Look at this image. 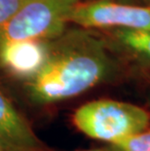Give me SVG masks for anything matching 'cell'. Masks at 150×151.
I'll use <instances>...</instances> for the list:
<instances>
[{
  "label": "cell",
  "mask_w": 150,
  "mask_h": 151,
  "mask_svg": "<svg viewBox=\"0 0 150 151\" xmlns=\"http://www.w3.org/2000/svg\"><path fill=\"white\" fill-rule=\"evenodd\" d=\"M118 69L103 39L84 28L73 29L51 41L46 63L24 88L32 104H54L111 81Z\"/></svg>",
  "instance_id": "cell-1"
},
{
  "label": "cell",
  "mask_w": 150,
  "mask_h": 151,
  "mask_svg": "<svg viewBox=\"0 0 150 151\" xmlns=\"http://www.w3.org/2000/svg\"><path fill=\"white\" fill-rule=\"evenodd\" d=\"M72 123L87 137L112 145L149 128L150 111L131 102L95 99L76 109Z\"/></svg>",
  "instance_id": "cell-2"
},
{
  "label": "cell",
  "mask_w": 150,
  "mask_h": 151,
  "mask_svg": "<svg viewBox=\"0 0 150 151\" xmlns=\"http://www.w3.org/2000/svg\"><path fill=\"white\" fill-rule=\"evenodd\" d=\"M80 0H27L0 25V43L7 40H53L65 31L73 7Z\"/></svg>",
  "instance_id": "cell-3"
},
{
  "label": "cell",
  "mask_w": 150,
  "mask_h": 151,
  "mask_svg": "<svg viewBox=\"0 0 150 151\" xmlns=\"http://www.w3.org/2000/svg\"><path fill=\"white\" fill-rule=\"evenodd\" d=\"M68 22L84 29L150 30V5H131L112 0L79 1L70 13Z\"/></svg>",
  "instance_id": "cell-4"
},
{
  "label": "cell",
  "mask_w": 150,
  "mask_h": 151,
  "mask_svg": "<svg viewBox=\"0 0 150 151\" xmlns=\"http://www.w3.org/2000/svg\"><path fill=\"white\" fill-rule=\"evenodd\" d=\"M51 41L7 40L0 43V68L9 76L27 82L42 68L50 53Z\"/></svg>",
  "instance_id": "cell-5"
},
{
  "label": "cell",
  "mask_w": 150,
  "mask_h": 151,
  "mask_svg": "<svg viewBox=\"0 0 150 151\" xmlns=\"http://www.w3.org/2000/svg\"><path fill=\"white\" fill-rule=\"evenodd\" d=\"M0 141L9 151H44L24 116L0 87Z\"/></svg>",
  "instance_id": "cell-6"
},
{
  "label": "cell",
  "mask_w": 150,
  "mask_h": 151,
  "mask_svg": "<svg viewBox=\"0 0 150 151\" xmlns=\"http://www.w3.org/2000/svg\"><path fill=\"white\" fill-rule=\"evenodd\" d=\"M112 35L121 46L150 63V30L116 28L113 29Z\"/></svg>",
  "instance_id": "cell-7"
},
{
  "label": "cell",
  "mask_w": 150,
  "mask_h": 151,
  "mask_svg": "<svg viewBox=\"0 0 150 151\" xmlns=\"http://www.w3.org/2000/svg\"><path fill=\"white\" fill-rule=\"evenodd\" d=\"M109 146L115 151H150V127Z\"/></svg>",
  "instance_id": "cell-8"
},
{
  "label": "cell",
  "mask_w": 150,
  "mask_h": 151,
  "mask_svg": "<svg viewBox=\"0 0 150 151\" xmlns=\"http://www.w3.org/2000/svg\"><path fill=\"white\" fill-rule=\"evenodd\" d=\"M27 0H0V25L14 16Z\"/></svg>",
  "instance_id": "cell-9"
},
{
  "label": "cell",
  "mask_w": 150,
  "mask_h": 151,
  "mask_svg": "<svg viewBox=\"0 0 150 151\" xmlns=\"http://www.w3.org/2000/svg\"><path fill=\"white\" fill-rule=\"evenodd\" d=\"M78 151H115L111 146L105 147V148H95V149H87V150H78Z\"/></svg>",
  "instance_id": "cell-10"
},
{
  "label": "cell",
  "mask_w": 150,
  "mask_h": 151,
  "mask_svg": "<svg viewBox=\"0 0 150 151\" xmlns=\"http://www.w3.org/2000/svg\"><path fill=\"white\" fill-rule=\"evenodd\" d=\"M0 151H9L7 148H6V146L3 144L1 141H0Z\"/></svg>",
  "instance_id": "cell-11"
},
{
  "label": "cell",
  "mask_w": 150,
  "mask_h": 151,
  "mask_svg": "<svg viewBox=\"0 0 150 151\" xmlns=\"http://www.w3.org/2000/svg\"><path fill=\"white\" fill-rule=\"evenodd\" d=\"M144 1H145V2H147V4H148V5H150V0H144Z\"/></svg>",
  "instance_id": "cell-12"
}]
</instances>
